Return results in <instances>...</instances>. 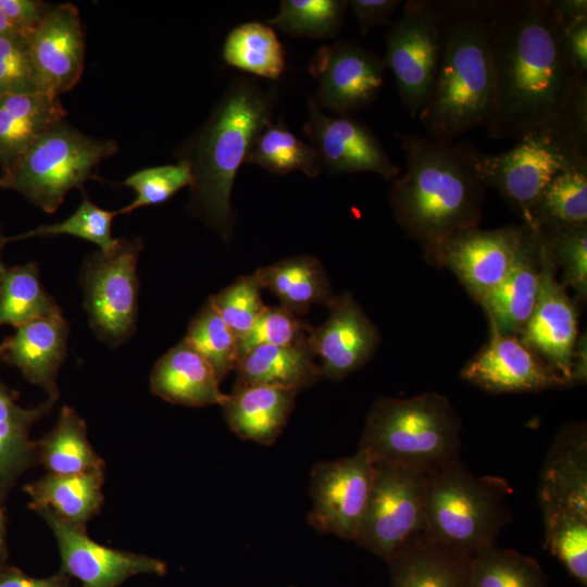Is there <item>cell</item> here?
<instances>
[{"mask_svg":"<svg viewBox=\"0 0 587 587\" xmlns=\"http://www.w3.org/2000/svg\"><path fill=\"white\" fill-rule=\"evenodd\" d=\"M490 54L494 93L484 128L492 139L563 123L587 80L570 59L552 0H495Z\"/></svg>","mask_w":587,"mask_h":587,"instance_id":"1","label":"cell"},{"mask_svg":"<svg viewBox=\"0 0 587 587\" xmlns=\"http://www.w3.org/2000/svg\"><path fill=\"white\" fill-rule=\"evenodd\" d=\"M405 170L391 182L388 201L397 223L424 258L440 266L449 242L479 227L486 186L480 153L467 140L438 141L397 132Z\"/></svg>","mask_w":587,"mask_h":587,"instance_id":"2","label":"cell"},{"mask_svg":"<svg viewBox=\"0 0 587 587\" xmlns=\"http://www.w3.org/2000/svg\"><path fill=\"white\" fill-rule=\"evenodd\" d=\"M275 87L263 88L247 76L234 78L209 118L182 148L179 160L192 171L190 208L228 239L236 220L232 190L258 133L273 122Z\"/></svg>","mask_w":587,"mask_h":587,"instance_id":"3","label":"cell"},{"mask_svg":"<svg viewBox=\"0 0 587 587\" xmlns=\"http://www.w3.org/2000/svg\"><path fill=\"white\" fill-rule=\"evenodd\" d=\"M495 0H444L442 49L430 99L417 118L445 142L485 127L494 93L490 20Z\"/></svg>","mask_w":587,"mask_h":587,"instance_id":"4","label":"cell"},{"mask_svg":"<svg viewBox=\"0 0 587 587\" xmlns=\"http://www.w3.org/2000/svg\"><path fill=\"white\" fill-rule=\"evenodd\" d=\"M375 461L423 475L460 460L461 420L441 394L374 400L359 444Z\"/></svg>","mask_w":587,"mask_h":587,"instance_id":"5","label":"cell"},{"mask_svg":"<svg viewBox=\"0 0 587 587\" xmlns=\"http://www.w3.org/2000/svg\"><path fill=\"white\" fill-rule=\"evenodd\" d=\"M508 482L473 474L459 460L426 475L424 530L432 540L474 555L496 545L511 522Z\"/></svg>","mask_w":587,"mask_h":587,"instance_id":"6","label":"cell"},{"mask_svg":"<svg viewBox=\"0 0 587 587\" xmlns=\"http://www.w3.org/2000/svg\"><path fill=\"white\" fill-rule=\"evenodd\" d=\"M114 140L91 138L64 121L41 134L0 175V188L22 193L47 213L65 196L97 177L98 165L117 152Z\"/></svg>","mask_w":587,"mask_h":587,"instance_id":"7","label":"cell"},{"mask_svg":"<svg viewBox=\"0 0 587 587\" xmlns=\"http://www.w3.org/2000/svg\"><path fill=\"white\" fill-rule=\"evenodd\" d=\"M500 153L480 158L486 187L497 190L528 225L530 211L559 173L587 166V138L564 123L533 130Z\"/></svg>","mask_w":587,"mask_h":587,"instance_id":"8","label":"cell"},{"mask_svg":"<svg viewBox=\"0 0 587 587\" xmlns=\"http://www.w3.org/2000/svg\"><path fill=\"white\" fill-rule=\"evenodd\" d=\"M444 15V0H409L385 37V66L413 118L420 117L432 96L442 49Z\"/></svg>","mask_w":587,"mask_h":587,"instance_id":"9","label":"cell"},{"mask_svg":"<svg viewBox=\"0 0 587 587\" xmlns=\"http://www.w3.org/2000/svg\"><path fill=\"white\" fill-rule=\"evenodd\" d=\"M426 475L375 461L374 479L355 542L387 562L424 530Z\"/></svg>","mask_w":587,"mask_h":587,"instance_id":"10","label":"cell"},{"mask_svg":"<svg viewBox=\"0 0 587 587\" xmlns=\"http://www.w3.org/2000/svg\"><path fill=\"white\" fill-rule=\"evenodd\" d=\"M140 239H117L108 251L85 261L82 285L91 328L109 345H118L132 335L138 309L137 261Z\"/></svg>","mask_w":587,"mask_h":587,"instance_id":"11","label":"cell"},{"mask_svg":"<svg viewBox=\"0 0 587 587\" xmlns=\"http://www.w3.org/2000/svg\"><path fill=\"white\" fill-rule=\"evenodd\" d=\"M374 472L375 460L360 449L351 457L315 463L310 475V525L321 534L355 541Z\"/></svg>","mask_w":587,"mask_h":587,"instance_id":"12","label":"cell"},{"mask_svg":"<svg viewBox=\"0 0 587 587\" xmlns=\"http://www.w3.org/2000/svg\"><path fill=\"white\" fill-rule=\"evenodd\" d=\"M385 62L352 40L322 46L312 57L309 73L317 80L312 95L322 110L347 115L373 103L385 83Z\"/></svg>","mask_w":587,"mask_h":587,"instance_id":"13","label":"cell"},{"mask_svg":"<svg viewBox=\"0 0 587 587\" xmlns=\"http://www.w3.org/2000/svg\"><path fill=\"white\" fill-rule=\"evenodd\" d=\"M555 274L557 268L541 235L536 304L519 337L571 387L572 358L578 337V314L574 300Z\"/></svg>","mask_w":587,"mask_h":587,"instance_id":"14","label":"cell"},{"mask_svg":"<svg viewBox=\"0 0 587 587\" xmlns=\"http://www.w3.org/2000/svg\"><path fill=\"white\" fill-rule=\"evenodd\" d=\"M303 130L322 168L332 175L370 172L392 182L401 173L366 125L348 115L325 114L312 95Z\"/></svg>","mask_w":587,"mask_h":587,"instance_id":"15","label":"cell"},{"mask_svg":"<svg viewBox=\"0 0 587 587\" xmlns=\"http://www.w3.org/2000/svg\"><path fill=\"white\" fill-rule=\"evenodd\" d=\"M533 229L522 223L466 230L446 247L440 266L449 267L479 303L504 279Z\"/></svg>","mask_w":587,"mask_h":587,"instance_id":"16","label":"cell"},{"mask_svg":"<svg viewBox=\"0 0 587 587\" xmlns=\"http://www.w3.org/2000/svg\"><path fill=\"white\" fill-rule=\"evenodd\" d=\"M460 376L491 394L540 392L567 387L519 336L491 329L488 342L463 366Z\"/></svg>","mask_w":587,"mask_h":587,"instance_id":"17","label":"cell"},{"mask_svg":"<svg viewBox=\"0 0 587 587\" xmlns=\"http://www.w3.org/2000/svg\"><path fill=\"white\" fill-rule=\"evenodd\" d=\"M50 526L64 569L84 587H115L137 574L163 575L166 565L158 559L111 549L92 541L83 530L48 508H36Z\"/></svg>","mask_w":587,"mask_h":587,"instance_id":"18","label":"cell"},{"mask_svg":"<svg viewBox=\"0 0 587 587\" xmlns=\"http://www.w3.org/2000/svg\"><path fill=\"white\" fill-rule=\"evenodd\" d=\"M328 319L311 327L308 344L321 358L322 376L340 380L365 364L379 344V333L348 291L335 296Z\"/></svg>","mask_w":587,"mask_h":587,"instance_id":"19","label":"cell"},{"mask_svg":"<svg viewBox=\"0 0 587 587\" xmlns=\"http://www.w3.org/2000/svg\"><path fill=\"white\" fill-rule=\"evenodd\" d=\"M537 496L542 520L587 517V427L584 422L566 424L557 433L539 473Z\"/></svg>","mask_w":587,"mask_h":587,"instance_id":"20","label":"cell"},{"mask_svg":"<svg viewBox=\"0 0 587 587\" xmlns=\"http://www.w3.org/2000/svg\"><path fill=\"white\" fill-rule=\"evenodd\" d=\"M28 41L46 91L59 96L76 86L84 71L85 35L74 4H50Z\"/></svg>","mask_w":587,"mask_h":587,"instance_id":"21","label":"cell"},{"mask_svg":"<svg viewBox=\"0 0 587 587\" xmlns=\"http://www.w3.org/2000/svg\"><path fill=\"white\" fill-rule=\"evenodd\" d=\"M68 326L58 310L17 327L0 344V359L16 366L32 383L58 398V371L66 353Z\"/></svg>","mask_w":587,"mask_h":587,"instance_id":"22","label":"cell"},{"mask_svg":"<svg viewBox=\"0 0 587 587\" xmlns=\"http://www.w3.org/2000/svg\"><path fill=\"white\" fill-rule=\"evenodd\" d=\"M540 245L534 228L504 279L479 302L491 330L520 336L525 328L538 295Z\"/></svg>","mask_w":587,"mask_h":587,"instance_id":"23","label":"cell"},{"mask_svg":"<svg viewBox=\"0 0 587 587\" xmlns=\"http://www.w3.org/2000/svg\"><path fill=\"white\" fill-rule=\"evenodd\" d=\"M472 557L420 533L386 562L389 587H470Z\"/></svg>","mask_w":587,"mask_h":587,"instance_id":"24","label":"cell"},{"mask_svg":"<svg viewBox=\"0 0 587 587\" xmlns=\"http://www.w3.org/2000/svg\"><path fill=\"white\" fill-rule=\"evenodd\" d=\"M220 383L211 365L185 339L158 360L150 377L154 395L188 407L222 405L228 394L222 392Z\"/></svg>","mask_w":587,"mask_h":587,"instance_id":"25","label":"cell"},{"mask_svg":"<svg viewBox=\"0 0 587 587\" xmlns=\"http://www.w3.org/2000/svg\"><path fill=\"white\" fill-rule=\"evenodd\" d=\"M297 394L270 385L234 386L221 407L232 432L245 440L267 446L285 428Z\"/></svg>","mask_w":587,"mask_h":587,"instance_id":"26","label":"cell"},{"mask_svg":"<svg viewBox=\"0 0 587 587\" xmlns=\"http://www.w3.org/2000/svg\"><path fill=\"white\" fill-rule=\"evenodd\" d=\"M66 115L51 92L0 96V166L9 168L47 129Z\"/></svg>","mask_w":587,"mask_h":587,"instance_id":"27","label":"cell"},{"mask_svg":"<svg viewBox=\"0 0 587 587\" xmlns=\"http://www.w3.org/2000/svg\"><path fill=\"white\" fill-rule=\"evenodd\" d=\"M314 357L308 339L288 347L258 346L239 357L235 386L270 385L299 392L323 377Z\"/></svg>","mask_w":587,"mask_h":587,"instance_id":"28","label":"cell"},{"mask_svg":"<svg viewBox=\"0 0 587 587\" xmlns=\"http://www.w3.org/2000/svg\"><path fill=\"white\" fill-rule=\"evenodd\" d=\"M253 275L280 307L300 316L315 303L328 305L335 295L321 262L309 255L280 260L258 268Z\"/></svg>","mask_w":587,"mask_h":587,"instance_id":"29","label":"cell"},{"mask_svg":"<svg viewBox=\"0 0 587 587\" xmlns=\"http://www.w3.org/2000/svg\"><path fill=\"white\" fill-rule=\"evenodd\" d=\"M102 470L71 475L50 473L27 486L35 508H48L78 527L99 510L102 501Z\"/></svg>","mask_w":587,"mask_h":587,"instance_id":"30","label":"cell"},{"mask_svg":"<svg viewBox=\"0 0 587 587\" xmlns=\"http://www.w3.org/2000/svg\"><path fill=\"white\" fill-rule=\"evenodd\" d=\"M222 59L229 66L270 80L278 79L286 67L285 50L275 30L257 21L242 23L227 34Z\"/></svg>","mask_w":587,"mask_h":587,"instance_id":"31","label":"cell"},{"mask_svg":"<svg viewBox=\"0 0 587 587\" xmlns=\"http://www.w3.org/2000/svg\"><path fill=\"white\" fill-rule=\"evenodd\" d=\"M245 163L279 176L299 171L314 178L323 170L315 149L299 139L282 120L268 123L258 133Z\"/></svg>","mask_w":587,"mask_h":587,"instance_id":"32","label":"cell"},{"mask_svg":"<svg viewBox=\"0 0 587 587\" xmlns=\"http://www.w3.org/2000/svg\"><path fill=\"white\" fill-rule=\"evenodd\" d=\"M587 225V166L557 174L530 211L528 226L546 230Z\"/></svg>","mask_w":587,"mask_h":587,"instance_id":"33","label":"cell"},{"mask_svg":"<svg viewBox=\"0 0 587 587\" xmlns=\"http://www.w3.org/2000/svg\"><path fill=\"white\" fill-rule=\"evenodd\" d=\"M40 455L52 474L102 470V461L87 439L84 421L70 407L62 408L55 427L41 441Z\"/></svg>","mask_w":587,"mask_h":587,"instance_id":"34","label":"cell"},{"mask_svg":"<svg viewBox=\"0 0 587 587\" xmlns=\"http://www.w3.org/2000/svg\"><path fill=\"white\" fill-rule=\"evenodd\" d=\"M58 310L40 283L35 263L5 268L0 285V326L17 328Z\"/></svg>","mask_w":587,"mask_h":587,"instance_id":"35","label":"cell"},{"mask_svg":"<svg viewBox=\"0 0 587 587\" xmlns=\"http://www.w3.org/2000/svg\"><path fill=\"white\" fill-rule=\"evenodd\" d=\"M470 587H548V577L535 558L492 545L472 557Z\"/></svg>","mask_w":587,"mask_h":587,"instance_id":"36","label":"cell"},{"mask_svg":"<svg viewBox=\"0 0 587 587\" xmlns=\"http://www.w3.org/2000/svg\"><path fill=\"white\" fill-rule=\"evenodd\" d=\"M347 7L346 0H283L266 24L292 37L330 39L340 32Z\"/></svg>","mask_w":587,"mask_h":587,"instance_id":"37","label":"cell"},{"mask_svg":"<svg viewBox=\"0 0 587 587\" xmlns=\"http://www.w3.org/2000/svg\"><path fill=\"white\" fill-rule=\"evenodd\" d=\"M184 339L211 365L220 382L235 371L238 339L209 300L191 320Z\"/></svg>","mask_w":587,"mask_h":587,"instance_id":"38","label":"cell"},{"mask_svg":"<svg viewBox=\"0 0 587 587\" xmlns=\"http://www.w3.org/2000/svg\"><path fill=\"white\" fill-rule=\"evenodd\" d=\"M49 407L50 403L32 410L18 407L0 382V482L11 478L30 460L28 427Z\"/></svg>","mask_w":587,"mask_h":587,"instance_id":"39","label":"cell"},{"mask_svg":"<svg viewBox=\"0 0 587 587\" xmlns=\"http://www.w3.org/2000/svg\"><path fill=\"white\" fill-rule=\"evenodd\" d=\"M555 268L561 270L560 282L571 288L576 298H587V225L554 229H538Z\"/></svg>","mask_w":587,"mask_h":587,"instance_id":"40","label":"cell"},{"mask_svg":"<svg viewBox=\"0 0 587 587\" xmlns=\"http://www.w3.org/2000/svg\"><path fill=\"white\" fill-rule=\"evenodd\" d=\"M123 185L136 192V198L115 214H128L139 208L157 205L167 201L178 190L192 185L190 164L179 160L175 164H166L142 168L128 176Z\"/></svg>","mask_w":587,"mask_h":587,"instance_id":"41","label":"cell"},{"mask_svg":"<svg viewBox=\"0 0 587 587\" xmlns=\"http://www.w3.org/2000/svg\"><path fill=\"white\" fill-rule=\"evenodd\" d=\"M263 288L253 274L238 277L233 284L209 298L210 303L237 339L253 326L264 308Z\"/></svg>","mask_w":587,"mask_h":587,"instance_id":"42","label":"cell"},{"mask_svg":"<svg viewBox=\"0 0 587 587\" xmlns=\"http://www.w3.org/2000/svg\"><path fill=\"white\" fill-rule=\"evenodd\" d=\"M115 215V212L103 210L85 197L77 210L65 221L39 226L10 240L71 235L96 243L101 251H108L117 241L112 237L111 233L112 221Z\"/></svg>","mask_w":587,"mask_h":587,"instance_id":"43","label":"cell"},{"mask_svg":"<svg viewBox=\"0 0 587 587\" xmlns=\"http://www.w3.org/2000/svg\"><path fill=\"white\" fill-rule=\"evenodd\" d=\"M544 547L584 587L587 586V519H564L544 524Z\"/></svg>","mask_w":587,"mask_h":587,"instance_id":"44","label":"cell"},{"mask_svg":"<svg viewBox=\"0 0 587 587\" xmlns=\"http://www.w3.org/2000/svg\"><path fill=\"white\" fill-rule=\"evenodd\" d=\"M27 35H0V96L48 92L33 63Z\"/></svg>","mask_w":587,"mask_h":587,"instance_id":"45","label":"cell"},{"mask_svg":"<svg viewBox=\"0 0 587 587\" xmlns=\"http://www.w3.org/2000/svg\"><path fill=\"white\" fill-rule=\"evenodd\" d=\"M311 327L282 307L266 305L251 329L238 340L239 357L258 346L288 347L303 342Z\"/></svg>","mask_w":587,"mask_h":587,"instance_id":"46","label":"cell"},{"mask_svg":"<svg viewBox=\"0 0 587 587\" xmlns=\"http://www.w3.org/2000/svg\"><path fill=\"white\" fill-rule=\"evenodd\" d=\"M50 4L37 0H0V10L17 33L29 36Z\"/></svg>","mask_w":587,"mask_h":587,"instance_id":"47","label":"cell"},{"mask_svg":"<svg viewBox=\"0 0 587 587\" xmlns=\"http://www.w3.org/2000/svg\"><path fill=\"white\" fill-rule=\"evenodd\" d=\"M401 4L400 0H350L348 5L357 18L361 35L387 24Z\"/></svg>","mask_w":587,"mask_h":587,"instance_id":"48","label":"cell"},{"mask_svg":"<svg viewBox=\"0 0 587 587\" xmlns=\"http://www.w3.org/2000/svg\"><path fill=\"white\" fill-rule=\"evenodd\" d=\"M562 30L572 63L582 75H587V18L575 22Z\"/></svg>","mask_w":587,"mask_h":587,"instance_id":"49","label":"cell"},{"mask_svg":"<svg viewBox=\"0 0 587 587\" xmlns=\"http://www.w3.org/2000/svg\"><path fill=\"white\" fill-rule=\"evenodd\" d=\"M552 2L562 28L587 18L586 0H552Z\"/></svg>","mask_w":587,"mask_h":587,"instance_id":"50","label":"cell"},{"mask_svg":"<svg viewBox=\"0 0 587 587\" xmlns=\"http://www.w3.org/2000/svg\"><path fill=\"white\" fill-rule=\"evenodd\" d=\"M587 379V341L586 334L577 337L571 365V386L585 384Z\"/></svg>","mask_w":587,"mask_h":587,"instance_id":"51","label":"cell"},{"mask_svg":"<svg viewBox=\"0 0 587 587\" xmlns=\"http://www.w3.org/2000/svg\"><path fill=\"white\" fill-rule=\"evenodd\" d=\"M0 587H59L55 579H35L23 576H11L0 580Z\"/></svg>","mask_w":587,"mask_h":587,"instance_id":"52","label":"cell"},{"mask_svg":"<svg viewBox=\"0 0 587 587\" xmlns=\"http://www.w3.org/2000/svg\"><path fill=\"white\" fill-rule=\"evenodd\" d=\"M17 33L0 10V35ZM21 34V33H20Z\"/></svg>","mask_w":587,"mask_h":587,"instance_id":"53","label":"cell"},{"mask_svg":"<svg viewBox=\"0 0 587 587\" xmlns=\"http://www.w3.org/2000/svg\"><path fill=\"white\" fill-rule=\"evenodd\" d=\"M1 247V246H0ZM5 266L2 264V262L0 261V285H1V280H2V277H3V274H4V271H5Z\"/></svg>","mask_w":587,"mask_h":587,"instance_id":"54","label":"cell"},{"mask_svg":"<svg viewBox=\"0 0 587 587\" xmlns=\"http://www.w3.org/2000/svg\"><path fill=\"white\" fill-rule=\"evenodd\" d=\"M1 544H2V519H1V513H0V547H1Z\"/></svg>","mask_w":587,"mask_h":587,"instance_id":"55","label":"cell"},{"mask_svg":"<svg viewBox=\"0 0 587 587\" xmlns=\"http://www.w3.org/2000/svg\"><path fill=\"white\" fill-rule=\"evenodd\" d=\"M287 587H296V586H287Z\"/></svg>","mask_w":587,"mask_h":587,"instance_id":"56","label":"cell"}]
</instances>
